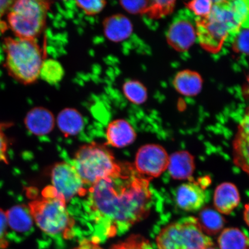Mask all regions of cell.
I'll list each match as a JSON object with an SVG mask.
<instances>
[{"label":"cell","mask_w":249,"mask_h":249,"mask_svg":"<svg viewBox=\"0 0 249 249\" xmlns=\"http://www.w3.org/2000/svg\"><path fill=\"white\" fill-rule=\"evenodd\" d=\"M150 180L137 172L133 165L126 163L119 176L91 186L88 192L92 210L111 223L107 236L148 217L152 204Z\"/></svg>","instance_id":"1"},{"label":"cell","mask_w":249,"mask_h":249,"mask_svg":"<svg viewBox=\"0 0 249 249\" xmlns=\"http://www.w3.org/2000/svg\"><path fill=\"white\" fill-rule=\"evenodd\" d=\"M197 38L202 48L218 53L227 38L236 36L245 22L236 11L233 1H214L209 15L196 20Z\"/></svg>","instance_id":"2"},{"label":"cell","mask_w":249,"mask_h":249,"mask_svg":"<svg viewBox=\"0 0 249 249\" xmlns=\"http://www.w3.org/2000/svg\"><path fill=\"white\" fill-rule=\"evenodd\" d=\"M67 201L52 186L42 192V197L29 202L31 215L42 231L49 235H61L66 239L73 238L75 224L67 208Z\"/></svg>","instance_id":"3"},{"label":"cell","mask_w":249,"mask_h":249,"mask_svg":"<svg viewBox=\"0 0 249 249\" xmlns=\"http://www.w3.org/2000/svg\"><path fill=\"white\" fill-rule=\"evenodd\" d=\"M5 67L9 75L24 85L38 79L43 60L42 51L36 39L13 38L4 40Z\"/></svg>","instance_id":"4"},{"label":"cell","mask_w":249,"mask_h":249,"mask_svg":"<svg viewBox=\"0 0 249 249\" xmlns=\"http://www.w3.org/2000/svg\"><path fill=\"white\" fill-rule=\"evenodd\" d=\"M124 165L116 161L106 145L95 142L82 146L74 158L73 166L84 184L91 186L102 179L119 176Z\"/></svg>","instance_id":"5"},{"label":"cell","mask_w":249,"mask_h":249,"mask_svg":"<svg viewBox=\"0 0 249 249\" xmlns=\"http://www.w3.org/2000/svg\"><path fill=\"white\" fill-rule=\"evenodd\" d=\"M157 244L158 249H206L213 245L194 216L181 218L163 227Z\"/></svg>","instance_id":"6"},{"label":"cell","mask_w":249,"mask_h":249,"mask_svg":"<svg viewBox=\"0 0 249 249\" xmlns=\"http://www.w3.org/2000/svg\"><path fill=\"white\" fill-rule=\"evenodd\" d=\"M50 2L37 0L13 1L8 10L9 28L21 39H34L44 29Z\"/></svg>","instance_id":"7"},{"label":"cell","mask_w":249,"mask_h":249,"mask_svg":"<svg viewBox=\"0 0 249 249\" xmlns=\"http://www.w3.org/2000/svg\"><path fill=\"white\" fill-rule=\"evenodd\" d=\"M170 156L162 146L148 144L137 152L134 167L140 175L149 180L158 178L169 166Z\"/></svg>","instance_id":"8"},{"label":"cell","mask_w":249,"mask_h":249,"mask_svg":"<svg viewBox=\"0 0 249 249\" xmlns=\"http://www.w3.org/2000/svg\"><path fill=\"white\" fill-rule=\"evenodd\" d=\"M51 177L52 186L67 202L76 196H83L88 193L73 165L65 161L56 163L52 168Z\"/></svg>","instance_id":"9"},{"label":"cell","mask_w":249,"mask_h":249,"mask_svg":"<svg viewBox=\"0 0 249 249\" xmlns=\"http://www.w3.org/2000/svg\"><path fill=\"white\" fill-rule=\"evenodd\" d=\"M208 180H191L180 185L175 195L177 206L186 212L201 210L206 202L205 189L208 185Z\"/></svg>","instance_id":"10"},{"label":"cell","mask_w":249,"mask_h":249,"mask_svg":"<svg viewBox=\"0 0 249 249\" xmlns=\"http://www.w3.org/2000/svg\"><path fill=\"white\" fill-rule=\"evenodd\" d=\"M232 151L233 163L249 177V107L239 123Z\"/></svg>","instance_id":"11"},{"label":"cell","mask_w":249,"mask_h":249,"mask_svg":"<svg viewBox=\"0 0 249 249\" xmlns=\"http://www.w3.org/2000/svg\"><path fill=\"white\" fill-rule=\"evenodd\" d=\"M166 38L168 43L176 51H188L197 38L196 28L188 20H177L168 30Z\"/></svg>","instance_id":"12"},{"label":"cell","mask_w":249,"mask_h":249,"mask_svg":"<svg viewBox=\"0 0 249 249\" xmlns=\"http://www.w3.org/2000/svg\"><path fill=\"white\" fill-rule=\"evenodd\" d=\"M29 131L36 136L48 135L53 130L55 119L52 111L43 107H36L28 112L24 121Z\"/></svg>","instance_id":"13"},{"label":"cell","mask_w":249,"mask_h":249,"mask_svg":"<svg viewBox=\"0 0 249 249\" xmlns=\"http://www.w3.org/2000/svg\"><path fill=\"white\" fill-rule=\"evenodd\" d=\"M241 202L240 194L235 184L225 182L218 185L213 195V204L220 214H230L238 207Z\"/></svg>","instance_id":"14"},{"label":"cell","mask_w":249,"mask_h":249,"mask_svg":"<svg viewBox=\"0 0 249 249\" xmlns=\"http://www.w3.org/2000/svg\"><path fill=\"white\" fill-rule=\"evenodd\" d=\"M107 144L115 148H124L133 144L137 138L135 129L128 121L118 119L109 123L107 129Z\"/></svg>","instance_id":"15"},{"label":"cell","mask_w":249,"mask_h":249,"mask_svg":"<svg viewBox=\"0 0 249 249\" xmlns=\"http://www.w3.org/2000/svg\"><path fill=\"white\" fill-rule=\"evenodd\" d=\"M107 38L113 42H121L129 38L133 31V26L129 18L123 14L110 16L103 23Z\"/></svg>","instance_id":"16"},{"label":"cell","mask_w":249,"mask_h":249,"mask_svg":"<svg viewBox=\"0 0 249 249\" xmlns=\"http://www.w3.org/2000/svg\"><path fill=\"white\" fill-rule=\"evenodd\" d=\"M195 168V158L188 151H178L170 156L167 170L174 179L191 180Z\"/></svg>","instance_id":"17"},{"label":"cell","mask_w":249,"mask_h":249,"mask_svg":"<svg viewBox=\"0 0 249 249\" xmlns=\"http://www.w3.org/2000/svg\"><path fill=\"white\" fill-rule=\"evenodd\" d=\"M203 81L195 71L183 70L174 77L173 85L177 92L185 96H195L201 91Z\"/></svg>","instance_id":"18"},{"label":"cell","mask_w":249,"mask_h":249,"mask_svg":"<svg viewBox=\"0 0 249 249\" xmlns=\"http://www.w3.org/2000/svg\"><path fill=\"white\" fill-rule=\"evenodd\" d=\"M56 123L65 137L73 136L82 131L85 126L84 118L73 108H65L58 113Z\"/></svg>","instance_id":"19"},{"label":"cell","mask_w":249,"mask_h":249,"mask_svg":"<svg viewBox=\"0 0 249 249\" xmlns=\"http://www.w3.org/2000/svg\"><path fill=\"white\" fill-rule=\"evenodd\" d=\"M8 225L14 231L19 233L29 231L33 226L34 220L29 207L17 205L5 212Z\"/></svg>","instance_id":"20"},{"label":"cell","mask_w":249,"mask_h":249,"mask_svg":"<svg viewBox=\"0 0 249 249\" xmlns=\"http://www.w3.org/2000/svg\"><path fill=\"white\" fill-rule=\"evenodd\" d=\"M218 244L220 249H249V237L241 229L229 227L221 232Z\"/></svg>","instance_id":"21"},{"label":"cell","mask_w":249,"mask_h":249,"mask_svg":"<svg viewBox=\"0 0 249 249\" xmlns=\"http://www.w3.org/2000/svg\"><path fill=\"white\" fill-rule=\"evenodd\" d=\"M76 249H104L93 240L85 239L80 242ZM110 249H153L150 243L142 236L132 235L125 240L117 243Z\"/></svg>","instance_id":"22"},{"label":"cell","mask_w":249,"mask_h":249,"mask_svg":"<svg viewBox=\"0 0 249 249\" xmlns=\"http://www.w3.org/2000/svg\"><path fill=\"white\" fill-rule=\"evenodd\" d=\"M197 219L202 231L210 235H216L222 231L226 223L222 214L211 208H202Z\"/></svg>","instance_id":"23"},{"label":"cell","mask_w":249,"mask_h":249,"mask_svg":"<svg viewBox=\"0 0 249 249\" xmlns=\"http://www.w3.org/2000/svg\"><path fill=\"white\" fill-rule=\"evenodd\" d=\"M124 96L133 104L140 105L147 101V89L142 83L136 80H129L123 86Z\"/></svg>","instance_id":"24"},{"label":"cell","mask_w":249,"mask_h":249,"mask_svg":"<svg viewBox=\"0 0 249 249\" xmlns=\"http://www.w3.org/2000/svg\"><path fill=\"white\" fill-rule=\"evenodd\" d=\"M65 71L60 62L53 59L44 60L40 71L39 77L46 82L55 85L63 79Z\"/></svg>","instance_id":"25"},{"label":"cell","mask_w":249,"mask_h":249,"mask_svg":"<svg viewBox=\"0 0 249 249\" xmlns=\"http://www.w3.org/2000/svg\"><path fill=\"white\" fill-rule=\"evenodd\" d=\"M175 1H149L147 13L153 18H160L172 13L175 8Z\"/></svg>","instance_id":"26"},{"label":"cell","mask_w":249,"mask_h":249,"mask_svg":"<svg viewBox=\"0 0 249 249\" xmlns=\"http://www.w3.org/2000/svg\"><path fill=\"white\" fill-rule=\"evenodd\" d=\"M186 7L199 18L207 17L213 9V1L210 0H195L186 4Z\"/></svg>","instance_id":"27"},{"label":"cell","mask_w":249,"mask_h":249,"mask_svg":"<svg viewBox=\"0 0 249 249\" xmlns=\"http://www.w3.org/2000/svg\"><path fill=\"white\" fill-rule=\"evenodd\" d=\"M76 5L88 15H97L104 10L107 2L103 0H88V1H77Z\"/></svg>","instance_id":"28"},{"label":"cell","mask_w":249,"mask_h":249,"mask_svg":"<svg viewBox=\"0 0 249 249\" xmlns=\"http://www.w3.org/2000/svg\"><path fill=\"white\" fill-rule=\"evenodd\" d=\"M235 52L249 55V27L241 30L235 36L233 43Z\"/></svg>","instance_id":"29"},{"label":"cell","mask_w":249,"mask_h":249,"mask_svg":"<svg viewBox=\"0 0 249 249\" xmlns=\"http://www.w3.org/2000/svg\"><path fill=\"white\" fill-rule=\"evenodd\" d=\"M121 7L128 13L133 15L147 13L149 7V1H121Z\"/></svg>","instance_id":"30"},{"label":"cell","mask_w":249,"mask_h":249,"mask_svg":"<svg viewBox=\"0 0 249 249\" xmlns=\"http://www.w3.org/2000/svg\"><path fill=\"white\" fill-rule=\"evenodd\" d=\"M10 123H0V161L6 164L8 163V142L7 136L4 133V130L10 127Z\"/></svg>","instance_id":"31"},{"label":"cell","mask_w":249,"mask_h":249,"mask_svg":"<svg viewBox=\"0 0 249 249\" xmlns=\"http://www.w3.org/2000/svg\"><path fill=\"white\" fill-rule=\"evenodd\" d=\"M8 226L5 212L0 209V248L2 249L6 248L8 246V242L6 239Z\"/></svg>","instance_id":"32"},{"label":"cell","mask_w":249,"mask_h":249,"mask_svg":"<svg viewBox=\"0 0 249 249\" xmlns=\"http://www.w3.org/2000/svg\"><path fill=\"white\" fill-rule=\"evenodd\" d=\"M12 2L13 1H2V0H0V18L2 17L3 14H4L6 12L9 10Z\"/></svg>","instance_id":"33"},{"label":"cell","mask_w":249,"mask_h":249,"mask_svg":"<svg viewBox=\"0 0 249 249\" xmlns=\"http://www.w3.org/2000/svg\"><path fill=\"white\" fill-rule=\"evenodd\" d=\"M244 219L246 224L249 227V202L245 204L244 207Z\"/></svg>","instance_id":"34"},{"label":"cell","mask_w":249,"mask_h":249,"mask_svg":"<svg viewBox=\"0 0 249 249\" xmlns=\"http://www.w3.org/2000/svg\"><path fill=\"white\" fill-rule=\"evenodd\" d=\"M206 249H218L217 248L214 247L213 245L211 246V247L207 248Z\"/></svg>","instance_id":"35"},{"label":"cell","mask_w":249,"mask_h":249,"mask_svg":"<svg viewBox=\"0 0 249 249\" xmlns=\"http://www.w3.org/2000/svg\"><path fill=\"white\" fill-rule=\"evenodd\" d=\"M248 89H249V77L248 79Z\"/></svg>","instance_id":"36"}]
</instances>
